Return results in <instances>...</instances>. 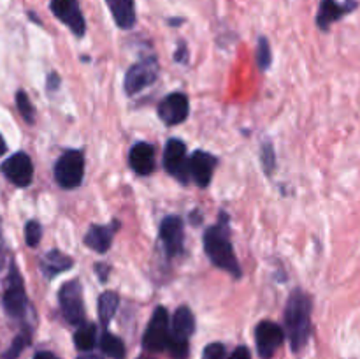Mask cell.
<instances>
[{
    "mask_svg": "<svg viewBox=\"0 0 360 359\" xmlns=\"http://www.w3.org/2000/svg\"><path fill=\"white\" fill-rule=\"evenodd\" d=\"M257 62L262 70L269 69L271 65V46L266 37L259 39V46H257Z\"/></svg>",
    "mask_w": 360,
    "mask_h": 359,
    "instance_id": "27",
    "label": "cell"
},
{
    "mask_svg": "<svg viewBox=\"0 0 360 359\" xmlns=\"http://www.w3.org/2000/svg\"><path fill=\"white\" fill-rule=\"evenodd\" d=\"M115 23L122 30H130L136 25V2L134 0H105Z\"/></svg>",
    "mask_w": 360,
    "mask_h": 359,
    "instance_id": "19",
    "label": "cell"
},
{
    "mask_svg": "<svg viewBox=\"0 0 360 359\" xmlns=\"http://www.w3.org/2000/svg\"><path fill=\"white\" fill-rule=\"evenodd\" d=\"M34 359H58V358H56L55 354H51V352H37Z\"/></svg>",
    "mask_w": 360,
    "mask_h": 359,
    "instance_id": "34",
    "label": "cell"
},
{
    "mask_svg": "<svg viewBox=\"0 0 360 359\" xmlns=\"http://www.w3.org/2000/svg\"><path fill=\"white\" fill-rule=\"evenodd\" d=\"M285 327L290 338L292 351L299 352L309 340L311 331V299L297 289L290 294L285 310Z\"/></svg>",
    "mask_w": 360,
    "mask_h": 359,
    "instance_id": "1",
    "label": "cell"
},
{
    "mask_svg": "<svg viewBox=\"0 0 360 359\" xmlns=\"http://www.w3.org/2000/svg\"><path fill=\"white\" fill-rule=\"evenodd\" d=\"M7 151V144H6V141H4V137L0 136V155H4Z\"/></svg>",
    "mask_w": 360,
    "mask_h": 359,
    "instance_id": "35",
    "label": "cell"
},
{
    "mask_svg": "<svg viewBox=\"0 0 360 359\" xmlns=\"http://www.w3.org/2000/svg\"><path fill=\"white\" fill-rule=\"evenodd\" d=\"M283 338L285 333L278 324L271 322V320H262L255 329L257 348H259L260 358H273L274 352H276L278 348H280V345L283 344Z\"/></svg>",
    "mask_w": 360,
    "mask_h": 359,
    "instance_id": "11",
    "label": "cell"
},
{
    "mask_svg": "<svg viewBox=\"0 0 360 359\" xmlns=\"http://www.w3.org/2000/svg\"><path fill=\"white\" fill-rule=\"evenodd\" d=\"M169 340H171L169 313L164 306H158L151 315L146 333L143 336V347L150 352H162L169 347Z\"/></svg>",
    "mask_w": 360,
    "mask_h": 359,
    "instance_id": "5",
    "label": "cell"
},
{
    "mask_svg": "<svg viewBox=\"0 0 360 359\" xmlns=\"http://www.w3.org/2000/svg\"><path fill=\"white\" fill-rule=\"evenodd\" d=\"M6 266V241L2 238V231H0V270Z\"/></svg>",
    "mask_w": 360,
    "mask_h": 359,
    "instance_id": "32",
    "label": "cell"
},
{
    "mask_svg": "<svg viewBox=\"0 0 360 359\" xmlns=\"http://www.w3.org/2000/svg\"><path fill=\"white\" fill-rule=\"evenodd\" d=\"M69 267H72V259L56 248L49 250L41 260V270L46 278L56 277V275L63 273V271H67Z\"/></svg>",
    "mask_w": 360,
    "mask_h": 359,
    "instance_id": "20",
    "label": "cell"
},
{
    "mask_svg": "<svg viewBox=\"0 0 360 359\" xmlns=\"http://www.w3.org/2000/svg\"><path fill=\"white\" fill-rule=\"evenodd\" d=\"M28 344H30V331H23V333H20L16 338H14L9 351L2 355V359H18V355L23 352V348L27 347Z\"/></svg>",
    "mask_w": 360,
    "mask_h": 359,
    "instance_id": "25",
    "label": "cell"
},
{
    "mask_svg": "<svg viewBox=\"0 0 360 359\" xmlns=\"http://www.w3.org/2000/svg\"><path fill=\"white\" fill-rule=\"evenodd\" d=\"M141 359H150V358H141Z\"/></svg>",
    "mask_w": 360,
    "mask_h": 359,
    "instance_id": "36",
    "label": "cell"
},
{
    "mask_svg": "<svg viewBox=\"0 0 360 359\" xmlns=\"http://www.w3.org/2000/svg\"><path fill=\"white\" fill-rule=\"evenodd\" d=\"M16 106H18V111H20V115L23 116L25 122H27V123H34V120H35L34 106H32L30 99H28V95L25 94L23 90H18V94H16Z\"/></svg>",
    "mask_w": 360,
    "mask_h": 359,
    "instance_id": "24",
    "label": "cell"
},
{
    "mask_svg": "<svg viewBox=\"0 0 360 359\" xmlns=\"http://www.w3.org/2000/svg\"><path fill=\"white\" fill-rule=\"evenodd\" d=\"M42 238V227L37 220H30L25 225V241L28 246L35 248Z\"/></svg>",
    "mask_w": 360,
    "mask_h": 359,
    "instance_id": "26",
    "label": "cell"
},
{
    "mask_svg": "<svg viewBox=\"0 0 360 359\" xmlns=\"http://www.w3.org/2000/svg\"><path fill=\"white\" fill-rule=\"evenodd\" d=\"M74 344L79 351H91L97 344V327L94 324H81L74 334Z\"/></svg>",
    "mask_w": 360,
    "mask_h": 359,
    "instance_id": "22",
    "label": "cell"
},
{
    "mask_svg": "<svg viewBox=\"0 0 360 359\" xmlns=\"http://www.w3.org/2000/svg\"><path fill=\"white\" fill-rule=\"evenodd\" d=\"M95 271H97V273H101V280L102 282L108 280V273H109L108 266H104V264H97V266H95Z\"/></svg>",
    "mask_w": 360,
    "mask_h": 359,
    "instance_id": "33",
    "label": "cell"
},
{
    "mask_svg": "<svg viewBox=\"0 0 360 359\" xmlns=\"http://www.w3.org/2000/svg\"><path fill=\"white\" fill-rule=\"evenodd\" d=\"M262 160H264V169H266V171L271 175L274 169V164H276V160H274V151H273V146H271V144H264Z\"/></svg>",
    "mask_w": 360,
    "mask_h": 359,
    "instance_id": "29",
    "label": "cell"
},
{
    "mask_svg": "<svg viewBox=\"0 0 360 359\" xmlns=\"http://www.w3.org/2000/svg\"><path fill=\"white\" fill-rule=\"evenodd\" d=\"M58 84H60L58 74H55V73L49 74V76H48V90L53 92L55 88H58Z\"/></svg>",
    "mask_w": 360,
    "mask_h": 359,
    "instance_id": "31",
    "label": "cell"
},
{
    "mask_svg": "<svg viewBox=\"0 0 360 359\" xmlns=\"http://www.w3.org/2000/svg\"><path fill=\"white\" fill-rule=\"evenodd\" d=\"M60 310L67 322L83 324L84 320V305H83V289L77 280H70L62 285L58 292Z\"/></svg>",
    "mask_w": 360,
    "mask_h": 359,
    "instance_id": "6",
    "label": "cell"
},
{
    "mask_svg": "<svg viewBox=\"0 0 360 359\" xmlns=\"http://www.w3.org/2000/svg\"><path fill=\"white\" fill-rule=\"evenodd\" d=\"M49 9L53 16L62 21L76 37L86 34V21L77 0H49Z\"/></svg>",
    "mask_w": 360,
    "mask_h": 359,
    "instance_id": "7",
    "label": "cell"
},
{
    "mask_svg": "<svg viewBox=\"0 0 360 359\" xmlns=\"http://www.w3.org/2000/svg\"><path fill=\"white\" fill-rule=\"evenodd\" d=\"M193 329H195V317H193L192 310L188 306H179L172 319L171 340L188 344V338L193 334Z\"/></svg>",
    "mask_w": 360,
    "mask_h": 359,
    "instance_id": "18",
    "label": "cell"
},
{
    "mask_svg": "<svg viewBox=\"0 0 360 359\" xmlns=\"http://www.w3.org/2000/svg\"><path fill=\"white\" fill-rule=\"evenodd\" d=\"M4 310L7 312V315L13 317V319H23L28 312V298L27 292H25L23 280H21V275L18 271L16 264H11L9 266V275H7V285L6 292H4Z\"/></svg>",
    "mask_w": 360,
    "mask_h": 359,
    "instance_id": "3",
    "label": "cell"
},
{
    "mask_svg": "<svg viewBox=\"0 0 360 359\" xmlns=\"http://www.w3.org/2000/svg\"><path fill=\"white\" fill-rule=\"evenodd\" d=\"M101 348L104 354H108L112 359H123L125 358V345L118 336L111 333H104L101 338Z\"/></svg>",
    "mask_w": 360,
    "mask_h": 359,
    "instance_id": "23",
    "label": "cell"
},
{
    "mask_svg": "<svg viewBox=\"0 0 360 359\" xmlns=\"http://www.w3.org/2000/svg\"><path fill=\"white\" fill-rule=\"evenodd\" d=\"M84 176V155L79 150H67L55 164V180L62 189H76Z\"/></svg>",
    "mask_w": 360,
    "mask_h": 359,
    "instance_id": "4",
    "label": "cell"
},
{
    "mask_svg": "<svg viewBox=\"0 0 360 359\" xmlns=\"http://www.w3.org/2000/svg\"><path fill=\"white\" fill-rule=\"evenodd\" d=\"M202 359H225L224 344H210L204 348Z\"/></svg>",
    "mask_w": 360,
    "mask_h": 359,
    "instance_id": "28",
    "label": "cell"
},
{
    "mask_svg": "<svg viewBox=\"0 0 360 359\" xmlns=\"http://www.w3.org/2000/svg\"><path fill=\"white\" fill-rule=\"evenodd\" d=\"M129 164L137 175H151L155 171V148L150 143L134 144L129 155Z\"/></svg>",
    "mask_w": 360,
    "mask_h": 359,
    "instance_id": "16",
    "label": "cell"
},
{
    "mask_svg": "<svg viewBox=\"0 0 360 359\" xmlns=\"http://www.w3.org/2000/svg\"><path fill=\"white\" fill-rule=\"evenodd\" d=\"M188 99L185 94H174L167 95L164 101L158 106V116H160L162 122L165 125H179V123L185 122L188 118Z\"/></svg>",
    "mask_w": 360,
    "mask_h": 359,
    "instance_id": "12",
    "label": "cell"
},
{
    "mask_svg": "<svg viewBox=\"0 0 360 359\" xmlns=\"http://www.w3.org/2000/svg\"><path fill=\"white\" fill-rule=\"evenodd\" d=\"M120 298L116 292H102L101 298H98V317H101V322L104 326H108L109 320L115 317L116 310H118Z\"/></svg>",
    "mask_w": 360,
    "mask_h": 359,
    "instance_id": "21",
    "label": "cell"
},
{
    "mask_svg": "<svg viewBox=\"0 0 360 359\" xmlns=\"http://www.w3.org/2000/svg\"><path fill=\"white\" fill-rule=\"evenodd\" d=\"M120 227L118 222L112 225H91L90 231L84 236V245L90 246L91 250L98 253H105L112 243L115 231Z\"/></svg>",
    "mask_w": 360,
    "mask_h": 359,
    "instance_id": "17",
    "label": "cell"
},
{
    "mask_svg": "<svg viewBox=\"0 0 360 359\" xmlns=\"http://www.w3.org/2000/svg\"><path fill=\"white\" fill-rule=\"evenodd\" d=\"M158 76V63L155 56H148L141 62L134 63L125 74V92L129 95H136L155 83Z\"/></svg>",
    "mask_w": 360,
    "mask_h": 359,
    "instance_id": "8",
    "label": "cell"
},
{
    "mask_svg": "<svg viewBox=\"0 0 360 359\" xmlns=\"http://www.w3.org/2000/svg\"><path fill=\"white\" fill-rule=\"evenodd\" d=\"M214 168H217V158L211 153L202 150H197L190 158V172L199 187H207L213 178Z\"/></svg>",
    "mask_w": 360,
    "mask_h": 359,
    "instance_id": "15",
    "label": "cell"
},
{
    "mask_svg": "<svg viewBox=\"0 0 360 359\" xmlns=\"http://www.w3.org/2000/svg\"><path fill=\"white\" fill-rule=\"evenodd\" d=\"M204 250L211 263L220 270L229 271L232 277H241V267L232 250L231 238H229V224L227 215H220V222L217 225H211L204 234Z\"/></svg>",
    "mask_w": 360,
    "mask_h": 359,
    "instance_id": "2",
    "label": "cell"
},
{
    "mask_svg": "<svg viewBox=\"0 0 360 359\" xmlns=\"http://www.w3.org/2000/svg\"><path fill=\"white\" fill-rule=\"evenodd\" d=\"M229 359H252V355H250V351L246 347H238Z\"/></svg>",
    "mask_w": 360,
    "mask_h": 359,
    "instance_id": "30",
    "label": "cell"
},
{
    "mask_svg": "<svg viewBox=\"0 0 360 359\" xmlns=\"http://www.w3.org/2000/svg\"><path fill=\"white\" fill-rule=\"evenodd\" d=\"M164 168L165 171L181 183H186L190 178V160L186 157V146L183 141L171 139L165 144L164 151Z\"/></svg>",
    "mask_w": 360,
    "mask_h": 359,
    "instance_id": "9",
    "label": "cell"
},
{
    "mask_svg": "<svg viewBox=\"0 0 360 359\" xmlns=\"http://www.w3.org/2000/svg\"><path fill=\"white\" fill-rule=\"evenodd\" d=\"M2 172L13 185L16 187H28L34 178V165L32 158L25 151L11 155L2 164Z\"/></svg>",
    "mask_w": 360,
    "mask_h": 359,
    "instance_id": "10",
    "label": "cell"
},
{
    "mask_svg": "<svg viewBox=\"0 0 360 359\" xmlns=\"http://www.w3.org/2000/svg\"><path fill=\"white\" fill-rule=\"evenodd\" d=\"M160 239L164 243L165 253L169 257H174L178 253H181L183 250V220L176 215L171 217H165L164 222L160 225Z\"/></svg>",
    "mask_w": 360,
    "mask_h": 359,
    "instance_id": "14",
    "label": "cell"
},
{
    "mask_svg": "<svg viewBox=\"0 0 360 359\" xmlns=\"http://www.w3.org/2000/svg\"><path fill=\"white\" fill-rule=\"evenodd\" d=\"M357 7V0H345L343 4H340L338 0H322L319 7V14H316V25H319L320 30H329L330 25L340 21L347 14L354 13Z\"/></svg>",
    "mask_w": 360,
    "mask_h": 359,
    "instance_id": "13",
    "label": "cell"
}]
</instances>
